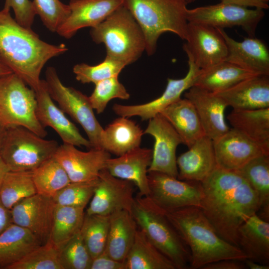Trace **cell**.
Returning <instances> with one entry per match:
<instances>
[{
	"instance_id": "cell-25",
	"label": "cell",
	"mask_w": 269,
	"mask_h": 269,
	"mask_svg": "<svg viewBox=\"0 0 269 269\" xmlns=\"http://www.w3.org/2000/svg\"><path fill=\"white\" fill-rule=\"evenodd\" d=\"M215 94L233 109L269 108V75H254Z\"/></svg>"
},
{
	"instance_id": "cell-1",
	"label": "cell",
	"mask_w": 269,
	"mask_h": 269,
	"mask_svg": "<svg viewBox=\"0 0 269 269\" xmlns=\"http://www.w3.org/2000/svg\"><path fill=\"white\" fill-rule=\"evenodd\" d=\"M201 183L200 209L218 235L238 247L239 228L259 210L257 193L238 171L217 166Z\"/></svg>"
},
{
	"instance_id": "cell-43",
	"label": "cell",
	"mask_w": 269,
	"mask_h": 269,
	"mask_svg": "<svg viewBox=\"0 0 269 269\" xmlns=\"http://www.w3.org/2000/svg\"><path fill=\"white\" fill-rule=\"evenodd\" d=\"M95 85L94 90L89 99L93 109L98 114L104 111L111 100L116 98L128 100L130 98V94L119 81L118 76L103 80Z\"/></svg>"
},
{
	"instance_id": "cell-49",
	"label": "cell",
	"mask_w": 269,
	"mask_h": 269,
	"mask_svg": "<svg viewBox=\"0 0 269 269\" xmlns=\"http://www.w3.org/2000/svg\"><path fill=\"white\" fill-rule=\"evenodd\" d=\"M12 223L10 210L0 200V234Z\"/></svg>"
},
{
	"instance_id": "cell-8",
	"label": "cell",
	"mask_w": 269,
	"mask_h": 269,
	"mask_svg": "<svg viewBox=\"0 0 269 269\" xmlns=\"http://www.w3.org/2000/svg\"><path fill=\"white\" fill-rule=\"evenodd\" d=\"M22 126L6 128L0 157L12 171H32L53 157L59 146Z\"/></svg>"
},
{
	"instance_id": "cell-32",
	"label": "cell",
	"mask_w": 269,
	"mask_h": 269,
	"mask_svg": "<svg viewBox=\"0 0 269 269\" xmlns=\"http://www.w3.org/2000/svg\"><path fill=\"white\" fill-rule=\"evenodd\" d=\"M256 75L225 60L209 68L200 69L193 86L215 93Z\"/></svg>"
},
{
	"instance_id": "cell-5",
	"label": "cell",
	"mask_w": 269,
	"mask_h": 269,
	"mask_svg": "<svg viewBox=\"0 0 269 269\" xmlns=\"http://www.w3.org/2000/svg\"><path fill=\"white\" fill-rule=\"evenodd\" d=\"M131 214L137 227L176 269L189 268L190 251L167 218L165 211L148 197L134 198Z\"/></svg>"
},
{
	"instance_id": "cell-44",
	"label": "cell",
	"mask_w": 269,
	"mask_h": 269,
	"mask_svg": "<svg viewBox=\"0 0 269 269\" xmlns=\"http://www.w3.org/2000/svg\"><path fill=\"white\" fill-rule=\"evenodd\" d=\"M32 2L36 14L52 32H56L70 14L69 5L59 0H33Z\"/></svg>"
},
{
	"instance_id": "cell-35",
	"label": "cell",
	"mask_w": 269,
	"mask_h": 269,
	"mask_svg": "<svg viewBox=\"0 0 269 269\" xmlns=\"http://www.w3.org/2000/svg\"><path fill=\"white\" fill-rule=\"evenodd\" d=\"M84 209L56 205L49 240L57 247L80 231Z\"/></svg>"
},
{
	"instance_id": "cell-21",
	"label": "cell",
	"mask_w": 269,
	"mask_h": 269,
	"mask_svg": "<svg viewBox=\"0 0 269 269\" xmlns=\"http://www.w3.org/2000/svg\"><path fill=\"white\" fill-rule=\"evenodd\" d=\"M184 96L194 105L206 136L215 141L229 130L225 118L228 106L220 97L194 86Z\"/></svg>"
},
{
	"instance_id": "cell-11",
	"label": "cell",
	"mask_w": 269,
	"mask_h": 269,
	"mask_svg": "<svg viewBox=\"0 0 269 269\" xmlns=\"http://www.w3.org/2000/svg\"><path fill=\"white\" fill-rule=\"evenodd\" d=\"M265 16L263 9L220 2L187 9L188 22L208 25L224 29L241 27L249 37H255L256 29Z\"/></svg>"
},
{
	"instance_id": "cell-40",
	"label": "cell",
	"mask_w": 269,
	"mask_h": 269,
	"mask_svg": "<svg viewBox=\"0 0 269 269\" xmlns=\"http://www.w3.org/2000/svg\"><path fill=\"white\" fill-rule=\"evenodd\" d=\"M8 269H63L57 247L49 240L35 248Z\"/></svg>"
},
{
	"instance_id": "cell-22",
	"label": "cell",
	"mask_w": 269,
	"mask_h": 269,
	"mask_svg": "<svg viewBox=\"0 0 269 269\" xmlns=\"http://www.w3.org/2000/svg\"><path fill=\"white\" fill-rule=\"evenodd\" d=\"M219 29L227 47L226 61L255 74L269 75V51L262 40L248 36L238 41Z\"/></svg>"
},
{
	"instance_id": "cell-4",
	"label": "cell",
	"mask_w": 269,
	"mask_h": 269,
	"mask_svg": "<svg viewBox=\"0 0 269 269\" xmlns=\"http://www.w3.org/2000/svg\"><path fill=\"white\" fill-rule=\"evenodd\" d=\"M187 5L185 0H123L143 33L148 55L154 54L157 40L165 32L186 39Z\"/></svg>"
},
{
	"instance_id": "cell-52",
	"label": "cell",
	"mask_w": 269,
	"mask_h": 269,
	"mask_svg": "<svg viewBox=\"0 0 269 269\" xmlns=\"http://www.w3.org/2000/svg\"><path fill=\"white\" fill-rule=\"evenodd\" d=\"M11 73L12 71L0 61V78Z\"/></svg>"
},
{
	"instance_id": "cell-47",
	"label": "cell",
	"mask_w": 269,
	"mask_h": 269,
	"mask_svg": "<svg viewBox=\"0 0 269 269\" xmlns=\"http://www.w3.org/2000/svg\"><path fill=\"white\" fill-rule=\"evenodd\" d=\"M246 266L243 261L222 260L204 266L202 269H244Z\"/></svg>"
},
{
	"instance_id": "cell-41",
	"label": "cell",
	"mask_w": 269,
	"mask_h": 269,
	"mask_svg": "<svg viewBox=\"0 0 269 269\" xmlns=\"http://www.w3.org/2000/svg\"><path fill=\"white\" fill-rule=\"evenodd\" d=\"M126 66L124 63L106 56L105 59L96 65L85 63L75 65L73 68L76 79L82 83H93L118 76Z\"/></svg>"
},
{
	"instance_id": "cell-38",
	"label": "cell",
	"mask_w": 269,
	"mask_h": 269,
	"mask_svg": "<svg viewBox=\"0 0 269 269\" xmlns=\"http://www.w3.org/2000/svg\"><path fill=\"white\" fill-rule=\"evenodd\" d=\"M110 215L85 213L80 233L92 259L106 247Z\"/></svg>"
},
{
	"instance_id": "cell-3",
	"label": "cell",
	"mask_w": 269,
	"mask_h": 269,
	"mask_svg": "<svg viewBox=\"0 0 269 269\" xmlns=\"http://www.w3.org/2000/svg\"><path fill=\"white\" fill-rule=\"evenodd\" d=\"M165 213L190 251L189 268L201 269L206 264L222 260L247 259L239 247L218 235L200 208L189 206Z\"/></svg>"
},
{
	"instance_id": "cell-50",
	"label": "cell",
	"mask_w": 269,
	"mask_h": 269,
	"mask_svg": "<svg viewBox=\"0 0 269 269\" xmlns=\"http://www.w3.org/2000/svg\"><path fill=\"white\" fill-rule=\"evenodd\" d=\"M246 268L250 269H269V265L261 264L249 259L244 261Z\"/></svg>"
},
{
	"instance_id": "cell-48",
	"label": "cell",
	"mask_w": 269,
	"mask_h": 269,
	"mask_svg": "<svg viewBox=\"0 0 269 269\" xmlns=\"http://www.w3.org/2000/svg\"><path fill=\"white\" fill-rule=\"evenodd\" d=\"M221 2L244 7L267 9L269 7V0H220Z\"/></svg>"
},
{
	"instance_id": "cell-6",
	"label": "cell",
	"mask_w": 269,
	"mask_h": 269,
	"mask_svg": "<svg viewBox=\"0 0 269 269\" xmlns=\"http://www.w3.org/2000/svg\"><path fill=\"white\" fill-rule=\"evenodd\" d=\"M96 43H104L106 56L126 66L135 62L145 51L143 33L130 11L122 5L103 21L91 28Z\"/></svg>"
},
{
	"instance_id": "cell-17",
	"label": "cell",
	"mask_w": 269,
	"mask_h": 269,
	"mask_svg": "<svg viewBox=\"0 0 269 269\" xmlns=\"http://www.w3.org/2000/svg\"><path fill=\"white\" fill-rule=\"evenodd\" d=\"M53 156L64 168L72 182L97 179L111 157L110 153L103 149L93 148L85 152L64 143L59 145Z\"/></svg>"
},
{
	"instance_id": "cell-2",
	"label": "cell",
	"mask_w": 269,
	"mask_h": 269,
	"mask_svg": "<svg viewBox=\"0 0 269 269\" xmlns=\"http://www.w3.org/2000/svg\"><path fill=\"white\" fill-rule=\"evenodd\" d=\"M10 9L0 10V61L34 91L40 85L41 72L48 60L65 53L63 44L42 40L32 29L19 24Z\"/></svg>"
},
{
	"instance_id": "cell-45",
	"label": "cell",
	"mask_w": 269,
	"mask_h": 269,
	"mask_svg": "<svg viewBox=\"0 0 269 269\" xmlns=\"http://www.w3.org/2000/svg\"><path fill=\"white\" fill-rule=\"evenodd\" d=\"M4 7L12 9L15 19L21 25L31 29L36 13L30 0H5Z\"/></svg>"
},
{
	"instance_id": "cell-37",
	"label": "cell",
	"mask_w": 269,
	"mask_h": 269,
	"mask_svg": "<svg viewBox=\"0 0 269 269\" xmlns=\"http://www.w3.org/2000/svg\"><path fill=\"white\" fill-rule=\"evenodd\" d=\"M37 193L31 171H9L0 188V200L10 210L20 201Z\"/></svg>"
},
{
	"instance_id": "cell-15",
	"label": "cell",
	"mask_w": 269,
	"mask_h": 269,
	"mask_svg": "<svg viewBox=\"0 0 269 269\" xmlns=\"http://www.w3.org/2000/svg\"><path fill=\"white\" fill-rule=\"evenodd\" d=\"M55 205L52 197L37 193L10 210L12 223L30 231L43 244L50 238Z\"/></svg>"
},
{
	"instance_id": "cell-12",
	"label": "cell",
	"mask_w": 269,
	"mask_h": 269,
	"mask_svg": "<svg viewBox=\"0 0 269 269\" xmlns=\"http://www.w3.org/2000/svg\"><path fill=\"white\" fill-rule=\"evenodd\" d=\"M183 49L195 65L203 69L226 60L227 47L218 28L199 23L188 22Z\"/></svg>"
},
{
	"instance_id": "cell-28",
	"label": "cell",
	"mask_w": 269,
	"mask_h": 269,
	"mask_svg": "<svg viewBox=\"0 0 269 269\" xmlns=\"http://www.w3.org/2000/svg\"><path fill=\"white\" fill-rule=\"evenodd\" d=\"M159 114L172 125L181 137L182 143L188 148L205 135L194 105L185 98H180Z\"/></svg>"
},
{
	"instance_id": "cell-53",
	"label": "cell",
	"mask_w": 269,
	"mask_h": 269,
	"mask_svg": "<svg viewBox=\"0 0 269 269\" xmlns=\"http://www.w3.org/2000/svg\"><path fill=\"white\" fill-rule=\"evenodd\" d=\"M6 128L0 123V150L4 139Z\"/></svg>"
},
{
	"instance_id": "cell-19",
	"label": "cell",
	"mask_w": 269,
	"mask_h": 269,
	"mask_svg": "<svg viewBox=\"0 0 269 269\" xmlns=\"http://www.w3.org/2000/svg\"><path fill=\"white\" fill-rule=\"evenodd\" d=\"M213 145L217 166L227 170L236 171L253 158L269 154L234 128L213 141Z\"/></svg>"
},
{
	"instance_id": "cell-42",
	"label": "cell",
	"mask_w": 269,
	"mask_h": 269,
	"mask_svg": "<svg viewBox=\"0 0 269 269\" xmlns=\"http://www.w3.org/2000/svg\"><path fill=\"white\" fill-rule=\"evenodd\" d=\"M98 180L99 178L90 181L71 182L52 198L56 205L85 209L94 194Z\"/></svg>"
},
{
	"instance_id": "cell-7",
	"label": "cell",
	"mask_w": 269,
	"mask_h": 269,
	"mask_svg": "<svg viewBox=\"0 0 269 269\" xmlns=\"http://www.w3.org/2000/svg\"><path fill=\"white\" fill-rule=\"evenodd\" d=\"M17 75L0 78V123L5 128L25 127L45 137V129L38 120L35 91Z\"/></svg>"
},
{
	"instance_id": "cell-24",
	"label": "cell",
	"mask_w": 269,
	"mask_h": 269,
	"mask_svg": "<svg viewBox=\"0 0 269 269\" xmlns=\"http://www.w3.org/2000/svg\"><path fill=\"white\" fill-rule=\"evenodd\" d=\"M176 159L177 178L201 182L216 168L213 141L204 135Z\"/></svg>"
},
{
	"instance_id": "cell-46",
	"label": "cell",
	"mask_w": 269,
	"mask_h": 269,
	"mask_svg": "<svg viewBox=\"0 0 269 269\" xmlns=\"http://www.w3.org/2000/svg\"><path fill=\"white\" fill-rule=\"evenodd\" d=\"M90 269H126L125 262L116 261L104 251L92 259Z\"/></svg>"
},
{
	"instance_id": "cell-20",
	"label": "cell",
	"mask_w": 269,
	"mask_h": 269,
	"mask_svg": "<svg viewBox=\"0 0 269 269\" xmlns=\"http://www.w3.org/2000/svg\"><path fill=\"white\" fill-rule=\"evenodd\" d=\"M70 14L56 32L69 39L81 28L94 27L123 5V0H70Z\"/></svg>"
},
{
	"instance_id": "cell-26",
	"label": "cell",
	"mask_w": 269,
	"mask_h": 269,
	"mask_svg": "<svg viewBox=\"0 0 269 269\" xmlns=\"http://www.w3.org/2000/svg\"><path fill=\"white\" fill-rule=\"evenodd\" d=\"M238 247L249 259L269 265V223L257 214L250 217L239 228Z\"/></svg>"
},
{
	"instance_id": "cell-9",
	"label": "cell",
	"mask_w": 269,
	"mask_h": 269,
	"mask_svg": "<svg viewBox=\"0 0 269 269\" xmlns=\"http://www.w3.org/2000/svg\"><path fill=\"white\" fill-rule=\"evenodd\" d=\"M45 78L46 87L53 100L82 127L92 148L102 149L101 139L104 129L94 114L89 97L73 87L65 86L52 67L47 68Z\"/></svg>"
},
{
	"instance_id": "cell-39",
	"label": "cell",
	"mask_w": 269,
	"mask_h": 269,
	"mask_svg": "<svg viewBox=\"0 0 269 269\" xmlns=\"http://www.w3.org/2000/svg\"><path fill=\"white\" fill-rule=\"evenodd\" d=\"M57 249L59 260L63 269H90L92 258L80 231Z\"/></svg>"
},
{
	"instance_id": "cell-18",
	"label": "cell",
	"mask_w": 269,
	"mask_h": 269,
	"mask_svg": "<svg viewBox=\"0 0 269 269\" xmlns=\"http://www.w3.org/2000/svg\"><path fill=\"white\" fill-rule=\"evenodd\" d=\"M34 91L37 100V117L44 128L47 127L52 128L64 143L92 148L88 139L82 135L76 126L54 103L48 91L45 80H41L40 85Z\"/></svg>"
},
{
	"instance_id": "cell-54",
	"label": "cell",
	"mask_w": 269,
	"mask_h": 269,
	"mask_svg": "<svg viewBox=\"0 0 269 269\" xmlns=\"http://www.w3.org/2000/svg\"><path fill=\"white\" fill-rule=\"evenodd\" d=\"M195 0H185V1L186 3L188 4L189 3H191L194 2Z\"/></svg>"
},
{
	"instance_id": "cell-14",
	"label": "cell",
	"mask_w": 269,
	"mask_h": 269,
	"mask_svg": "<svg viewBox=\"0 0 269 269\" xmlns=\"http://www.w3.org/2000/svg\"><path fill=\"white\" fill-rule=\"evenodd\" d=\"M143 133L151 135L154 139L152 161L148 172H160L177 178L176 151L182 141L174 128L158 114L149 120Z\"/></svg>"
},
{
	"instance_id": "cell-27",
	"label": "cell",
	"mask_w": 269,
	"mask_h": 269,
	"mask_svg": "<svg viewBox=\"0 0 269 269\" xmlns=\"http://www.w3.org/2000/svg\"><path fill=\"white\" fill-rule=\"evenodd\" d=\"M143 134L135 122L129 118L120 116L103 129L101 148L119 156L139 147Z\"/></svg>"
},
{
	"instance_id": "cell-31",
	"label": "cell",
	"mask_w": 269,
	"mask_h": 269,
	"mask_svg": "<svg viewBox=\"0 0 269 269\" xmlns=\"http://www.w3.org/2000/svg\"><path fill=\"white\" fill-rule=\"evenodd\" d=\"M227 119L234 128L269 153V108L233 109Z\"/></svg>"
},
{
	"instance_id": "cell-30",
	"label": "cell",
	"mask_w": 269,
	"mask_h": 269,
	"mask_svg": "<svg viewBox=\"0 0 269 269\" xmlns=\"http://www.w3.org/2000/svg\"><path fill=\"white\" fill-rule=\"evenodd\" d=\"M42 244L30 231L12 223L0 234V269H8Z\"/></svg>"
},
{
	"instance_id": "cell-23",
	"label": "cell",
	"mask_w": 269,
	"mask_h": 269,
	"mask_svg": "<svg viewBox=\"0 0 269 269\" xmlns=\"http://www.w3.org/2000/svg\"><path fill=\"white\" fill-rule=\"evenodd\" d=\"M152 157V149L138 147L117 158H110L105 169L113 176L135 184L139 190V195L147 196L148 169Z\"/></svg>"
},
{
	"instance_id": "cell-51",
	"label": "cell",
	"mask_w": 269,
	"mask_h": 269,
	"mask_svg": "<svg viewBox=\"0 0 269 269\" xmlns=\"http://www.w3.org/2000/svg\"><path fill=\"white\" fill-rule=\"evenodd\" d=\"M9 171L8 167L0 157V188L6 174Z\"/></svg>"
},
{
	"instance_id": "cell-10",
	"label": "cell",
	"mask_w": 269,
	"mask_h": 269,
	"mask_svg": "<svg viewBox=\"0 0 269 269\" xmlns=\"http://www.w3.org/2000/svg\"><path fill=\"white\" fill-rule=\"evenodd\" d=\"M147 177V197L164 210L200 207L203 195L200 182L181 180L157 171L148 172Z\"/></svg>"
},
{
	"instance_id": "cell-34",
	"label": "cell",
	"mask_w": 269,
	"mask_h": 269,
	"mask_svg": "<svg viewBox=\"0 0 269 269\" xmlns=\"http://www.w3.org/2000/svg\"><path fill=\"white\" fill-rule=\"evenodd\" d=\"M238 171L257 193L262 219L269 221V154L264 153L248 162Z\"/></svg>"
},
{
	"instance_id": "cell-36",
	"label": "cell",
	"mask_w": 269,
	"mask_h": 269,
	"mask_svg": "<svg viewBox=\"0 0 269 269\" xmlns=\"http://www.w3.org/2000/svg\"><path fill=\"white\" fill-rule=\"evenodd\" d=\"M38 193L53 197L71 181L59 161L52 157L31 171Z\"/></svg>"
},
{
	"instance_id": "cell-13",
	"label": "cell",
	"mask_w": 269,
	"mask_h": 269,
	"mask_svg": "<svg viewBox=\"0 0 269 269\" xmlns=\"http://www.w3.org/2000/svg\"><path fill=\"white\" fill-rule=\"evenodd\" d=\"M98 178L86 213L110 215L120 210L131 213L134 200L133 183L113 176L106 169L100 172Z\"/></svg>"
},
{
	"instance_id": "cell-33",
	"label": "cell",
	"mask_w": 269,
	"mask_h": 269,
	"mask_svg": "<svg viewBox=\"0 0 269 269\" xmlns=\"http://www.w3.org/2000/svg\"><path fill=\"white\" fill-rule=\"evenodd\" d=\"M125 264L126 269H176L172 262L138 228Z\"/></svg>"
},
{
	"instance_id": "cell-29",
	"label": "cell",
	"mask_w": 269,
	"mask_h": 269,
	"mask_svg": "<svg viewBox=\"0 0 269 269\" xmlns=\"http://www.w3.org/2000/svg\"><path fill=\"white\" fill-rule=\"evenodd\" d=\"M137 229L131 212L120 210L111 214L104 252L112 259L125 262Z\"/></svg>"
},
{
	"instance_id": "cell-16",
	"label": "cell",
	"mask_w": 269,
	"mask_h": 269,
	"mask_svg": "<svg viewBox=\"0 0 269 269\" xmlns=\"http://www.w3.org/2000/svg\"><path fill=\"white\" fill-rule=\"evenodd\" d=\"M188 57V70L186 75L179 79H167L166 88L157 98L146 103L135 105L115 104L114 112L121 117H139L142 121L149 120L166 108L181 98L182 94L194 85L200 69L191 57Z\"/></svg>"
}]
</instances>
